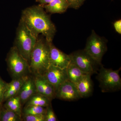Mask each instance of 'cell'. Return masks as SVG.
Returning a JSON list of instances; mask_svg holds the SVG:
<instances>
[{"label":"cell","instance_id":"6da1fadb","mask_svg":"<svg viewBox=\"0 0 121 121\" xmlns=\"http://www.w3.org/2000/svg\"><path fill=\"white\" fill-rule=\"evenodd\" d=\"M21 19L36 36L39 37L41 34L48 42H52L56 27L41 5H33L24 9Z\"/></svg>","mask_w":121,"mask_h":121},{"label":"cell","instance_id":"7a4b0ae2","mask_svg":"<svg viewBox=\"0 0 121 121\" xmlns=\"http://www.w3.org/2000/svg\"><path fill=\"white\" fill-rule=\"evenodd\" d=\"M42 36L38 37L30 55L29 71L35 76L43 75L51 65L50 51L51 43Z\"/></svg>","mask_w":121,"mask_h":121},{"label":"cell","instance_id":"3957f363","mask_svg":"<svg viewBox=\"0 0 121 121\" xmlns=\"http://www.w3.org/2000/svg\"><path fill=\"white\" fill-rule=\"evenodd\" d=\"M38 38L20 19L17 29L14 46L27 60L29 65L31 52Z\"/></svg>","mask_w":121,"mask_h":121},{"label":"cell","instance_id":"277c9868","mask_svg":"<svg viewBox=\"0 0 121 121\" xmlns=\"http://www.w3.org/2000/svg\"><path fill=\"white\" fill-rule=\"evenodd\" d=\"M121 69L116 70L105 68L101 65L96 78L103 93H110L120 91L121 89V79L119 74Z\"/></svg>","mask_w":121,"mask_h":121},{"label":"cell","instance_id":"5b68a950","mask_svg":"<svg viewBox=\"0 0 121 121\" xmlns=\"http://www.w3.org/2000/svg\"><path fill=\"white\" fill-rule=\"evenodd\" d=\"M7 62L9 70L13 79L26 75L28 71H29L28 62L14 45L9 52Z\"/></svg>","mask_w":121,"mask_h":121},{"label":"cell","instance_id":"8992f818","mask_svg":"<svg viewBox=\"0 0 121 121\" xmlns=\"http://www.w3.org/2000/svg\"><path fill=\"white\" fill-rule=\"evenodd\" d=\"M106 40L99 36L92 30L87 40L84 50L99 64L103 56L107 50Z\"/></svg>","mask_w":121,"mask_h":121},{"label":"cell","instance_id":"52a82bcc","mask_svg":"<svg viewBox=\"0 0 121 121\" xmlns=\"http://www.w3.org/2000/svg\"><path fill=\"white\" fill-rule=\"evenodd\" d=\"M69 55L71 62L84 73L91 75L97 74V71L102 65L96 62L84 49L76 51Z\"/></svg>","mask_w":121,"mask_h":121},{"label":"cell","instance_id":"ba28073f","mask_svg":"<svg viewBox=\"0 0 121 121\" xmlns=\"http://www.w3.org/2000/svg\"><path fill=\"white\" fill-rule=\"evenodd\" d=\"M43 76L53 86L56 93L59 87L68 80L66 68L62 69L51 65Z\"/></svg>","mask_w":121,"mask_h":121},{"label":"cell","instance_id":"9c48e42d","mask_svg":"<svg viewBox=\"0 0 121 121\" xmlns=\"http://www.w3.org/2000/svg\"><path fill=\"white\" fill-rule=\"evenodd\" d=\"M56 98L69 101L82 98L76 84L69 80L64 82L59 87L56 92Z\"/></svg>","mask_w":121,"mask_h":121},{"label":"cell","instance_id":"30bf717a","mask_svg":"<svg viewBox=\"0 0 121 121\" xmlns=\"http://www.w3.org/2000/svg\"><path fill=\"white\" fill-rule=\"evenodd\" d=\"M50 59L51 65L62 69L66 68L71 61L69 55L59 50L52 42L50 44Z\"/></svg>","mask_w":121,"mask_h":121},{"label":"cell","instance_id":"8fae6325","mask_svg":"<svg viewBox=\"0 0 121 121\" xmlns=\"http://www.w3.org/2000/svg\"><path fill=\"white\" fill-rule=\"evenodd\" d=\"M34 79L37 93L45 96L51 101L56 98L54 87L43 76H35Z\"/></svg>","mask_w":121,"mask_h":121},{"label":"cell","instance_id":"7c38bea8","mask_svg":"<svg viewBox=\"0 0 121 121\" xmlns=\"http://www.w3.org/2000/svg\"><path fill=\"white\" fill-rule=\"evenodd\" d=\"M37 93L34 78L28 76L17 95L19 96L22 104L26 103L32 95Z\"/></svg>","mask_w":121,"mask_h":121},{"label":"cell","instance_id":"4fadbf2b","mask_svg":"<svg viewBox=\"0 0 121 121\" xmlns=\"http://www.w3.org/2000/svg\"><path fill=\"white\" fill-rule=\"evenodd\" d=\"M91 76L86 74L75 84L82 98L90 97L93 94V85Z\"/></svg>","mask_w":121,"mask_h":121},{"label":"cell","instance_id":"5bb4252c","mask_svg":"<svg viewBox=\"0 0 121 121\" xmlns=\"http://www.w3.org/2000/svg\"><path fill=\"white\" fill-rule=\"evenodd\" d=\"M28 76H24L17 78L13 79L11 82L7 83L4 95V100H7L12 97L16 95Z\"/></svg>","mask_w":121,"mask_h":121},{"label":"cell","instance_id":"9a60e30c","mask_svg":"<svg viewBox=\"0 0 121 121\" xmlns=\"http://www.w3.org/2000/svg\"><path fill=\"white\" fill-rule=\"evenodd\" d=\"M42 6L46 12L51 13H64L69 8L68 0H54Z\"/></svg>","mask_w":121,"mask_h":121},{"label":"cell","instance_id":"2e32d148","mask_svg":"<svg viewBox=\"0 0 121 121\" xmlns=\"http://www.w3.org/2000/svg\"><path fill=\"white\" fill-rule=\"evenodd\" d=\"M66 72L68 80L75 84L78 82L84 75L87 74L82 71L71 61L66 68Z\"/></svg>","mask_w":121,"mask_h":121},{"label":"cell","instance_id":"e0dca14e","mask_svg":"<svg viewBox=\"0 0 121 121\" xmlns=\"http://www.w3.org/2000/svg\"><path fill=\"white\" fill-rule=\"evenodd\" d=\"M51 101L45 96L37 93L32 95L26 102V105H34L47 107Z\"/></svg>","mask_w":121,"mask_h":121},{"label":"cell","instance_id":"ac0fdd59","mask_svg":"<svg viewBox=\"0 0 121 121\" xmlns=\"http://www.w3.org/2000/svg\"><path fill=\"white\" fill-rule=\"evenodd\" d=\"M5 104V108L16 113L22 116L21 102L19 96L15 95L7 99Z\"/></svg>","mask_w":121,"mask_h":121},{"label":"cell","instance_id":"d6986e66","mask_svg":"<svg viewBox=\"0 0 121 121\" xmlns=\"http://www.w3.org/2000/svg\"><path fill=\"white\" fill-rule=\"evenodd\" d=\"M22 120V116L6 108L0 112V121H21Z\"/></svg>","mask_w":121,"mask_h":121},{"label":"cell","instance_id":"ffe728a7","mask_svg":"<svg viewBox=\"0 0 121 121\" xmlns=\"http://www.w3.org/2000/svg\"><path fill=\"white\" fill-rule=\"evenodd\" d=\"M47 107L34 105H26L24 109V115L45 114Z\"/></svg>","mask_w":121,"mask_h":121},{"label":"cell","instance_id":"44dd1931","mask_svg":"<svg viewBox=\"0 0 121 121\" xmlns=\"http://www.w3.org/2000/svg\"><path fill=\"white\" fill-rule=\"evenodd\" d=\"M23 119L25 121H45V114L24 115Z\"/></svg>","mask_w":121,"mask_h":121},{"label":"cell","instance_id":"7402d4cb","mask_svg":"<svg viewBox=\"0 0 121 121\" xmlns=\"http://www.w3.org/2000/svg\"><path fill=\"white\" fill-rule=\"evenodd\" d=\"M45 121H58L52 107L51 104L46 108L45 113Z\"/></svg>","mask_w":121,"mask_h":121},{"label":"cell","instance_id":"603a6c76","mask_svg":"<svg viewBox=\"0 0 121 121\" xmlns=\"http://www.w3.org/2000/svg\"><path fill=\"white\" fill-rule=\"evenodd\" d=\"M69 8L78 9L82 6L86 0H68Z\"/></svg>","mask_w":121,"mask_h":121},{"label":"cell","instance_id":"cb8c5ba5","mask_svg":"<svg viewBox=\"0 0 121 121\" xmlns=\"http://www.w3.org/2000/svg\"><path fill=\"white\" fill-rule=\"evenodd\" d=\"M7 83L0 78V104L4 100V93L5 91Z\"/></svg>","mask_w":121,"mask_h":121},{"label":"cell","instance_id":"d4e9b609","mask_svg":"<svg viewBox=\"0 0 121 121\" xmlns=\"http://www.w3.org/2000/svg\"><path fill=\"white\" fill-rule=\"evenodd\" d=\"M114 27L116 31L119 34H121V20H119L114 22Z\"/></svg>","mask_w":121,"mask_h":121},{"label":"cell","instance_id":"484cf974","mask_svg":"<svg viewBox=\"0 0 121 121\" xmlns=\"http://www.w3.org/2000/svg\"><path fill=\"white\" fill-rule=\"evenodd\" d=\"M54 0H36V2H38L39 4L41 5L48 4Z\"/></svg>","mask_w":121,"mask_h":121}]
</instances>
